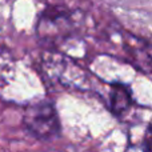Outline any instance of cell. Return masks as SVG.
Returning <instances> with one entry per match:
<instances>
[{"label": "cell", "mask_w": 152, "mask_h": 152, "mask_svg": "<svg viewBox=\"0 0 152 152\" xmlns=\"http://www.w3.org/2000/svg\"><path fill=\"white\" fill-rule=\"evenodd\" d=\"M27 129L40 140H51L60 132V121L55 107L48 102L29 105L24 112Z\"/></svg>", "instance_id": "obj_1"}, {"label": "cell", "mask_w": 152, "mask_h": 152, "mask_svg": "<svg viewBox=\"0 0 152 152\" xmlns=\"http://www.w3.org/2000/svg\"><path fill=\"white\" fill-rule=\"evenodd\" d=\"M132 103L131 91L123 84H112V92H111L110 107L112 113L121 115L129 108Z\"/></svg>", "instance_id": "obj_2"}]
</instances>
